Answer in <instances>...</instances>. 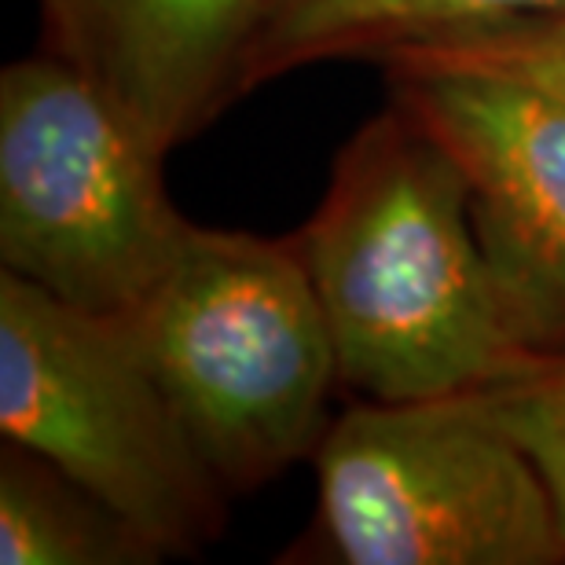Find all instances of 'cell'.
Listing matches in <instances>:
<instances>
[{"mask_svg": "<svg viewBox=\"0 0 565 565\" xmlns=\"http://www.w3.org/2000/svg\"><path fill=\"white\" fill-rule=\"evenodd\" d=\"M0 562L158 565L166 555L60 462L0 437Z\"/></svg>", "mask_w": 565, "mask_h": 565, "instance_id": "9", "label": "cell"}, {"mask_svg": "<svg viewBox=\"0 0 565 565\" xmlns=\"http://www.w3.org/2000/svg\"><path fill=\"white\" fill-rule=\"evenodd\" d=\"M312 467V522L279 565H565L544 470L462 397L356 404Z\"/></svg>", "mask_w": 565, "mask_h": 565, "instance_id": "4", "label": "cell"}, {"mask_svg": "<svg viewBox=\"0 0 565 565\" xmlns=\"http://www.w3.org/2000/svg\"><path fill=\"white\" fill-rule=\"evenodd\" d=\"M257 0H38L41 49L74 63L173 154L235 104Z\"/></svg>", "mask_w": 565, "mask_h": 565, "instance_id": "7", "label": "cell"}, {"mask_svg": "<svg viewBox=\"0 0 565 565\" xmlns=\"http://www.w3.org/2000/svg\"><path fill=\"white\" fill-rule=\"evenodd\" d=\"M562 8L565 0H257L235 71V104L309 66L382 63L437 33Z\"/></svg>", "mask_w": 565, "mask_h": 565, "instance_id": "8", "label": "cell"}, {"mask_svg": "<svg viewBox=\"0 0 565 565\" xmlns=\"http://www.w3.org/2000/svg\"><path fill=\"white\" fill-rule=\"evenodd\" d=\"M0 437L126 514L166 558L228 533L232 495L126 320L82 312L0 268Z\"/></svg>", "mask_w": 565, "mask_h": 565, "instance_id": "5", "label": "cell"}, {"mask_svg": "<svg viewBox=\"0 0 565 565\" xmlns=\"http://www.w3.org/2000/svg\"><path fill=\"white\" fill-rule=\"evenodd\" d=\"M390 77L467 177L470 217L511 331L536 356L565 353V99L481 74Z\"/></svg>", "mask_w": 565, "mask_h": 565, "instance_id": "6", "label": "cell"}, {"mask_svg": "<svg viewBox=\"0 0 565 565\" xmlns=\"http://www.w3.org/2000/svg\"><path fill=\"white\" fill-rule=\"evenodd\" d=\"M294 243L331 327L338 379L364 401L462 397L544 360L507 323L467 177L397 99L342 143Z\"/></svg>", "mask_w": 565, "mask_h": 565, "instance_id": "1", "label": "cell"}, {"mask_svg": "<svg viewBox=\"0 0 565 565\" xmlns=\"http://www.w3.org/2000/svg\"><path fill=\"white\" fill-rule=\"evenodd\" d=\"M462 401L536 459L565 525V353L544 356L533 371L503 386L462 393Z\"/></svg>", "mask_w": 565, "mask_h": 565, "instance_id": "11", "label": "cell"}, {"mask_svg": "<svg viewBox=\"0 0 565 565\" xmlns=\"http://www.w3.org/2000/svg\"><path fill=\"white\" fill-rule=\"evenodd\" d=\"M382 71L503 77L565 99V8L404 44L382 60Z\"/></svg>", "mask_w": 565, "mask_h": 565, "instance_id": "10", "label": "cell"}, {"mask_svg": "<svg viewBox=\"0 0 565 565\" xmlns=\"http://www.w3.org/2000/svg\"><path fill=\"white\" fill-rule=\"evenodd\" d=\"M158 154L63 55L0 74V268L107 320H137L195 221Z\"/></svg>", "mask_w": 565, "mask_h": 565, "instance_id": "3", "label": "cell"}, {"mask_svg": "<svg viewBox=\"0 0 565 565\" xmlns=\"http://www.w3.org/2000/svg\"><path fill=\"white\" fill-rule=\"evenodd\" d=\"M129 327L232 500L312 462L342 379L294 235L195 224Z\"/></svg>", "mask_w": 565, "mask_h": 565, "instance_id": "2", "label": "cell"}]
</instances>
